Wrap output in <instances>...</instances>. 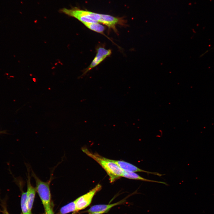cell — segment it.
Segmentation results:
<instances>
[{
  "label": "cell",
  "mask_w": 214,
  "mask_h": 214,
  "mask_svg": "<svg viewBox=\"0 0 214 214\" xmlns=\"http://www.w3.org/2000/svg\"><path fill=\"white\" fill-rule=\"evenodd\" d=\"M52 207L51 205V207L49 210H45L44 214H54Z\"/></svg>",
  "instance_id": "5bb4252c"
},
{
  "label": "cell",
  "mask_w": 214,
  "mask_h": 214,
  "mask_svg": "<svg viewBox=\"0 0 214 214\" xmlns=\"http://www.w3.org/2000/svg\"><path fill=\"white\" fill-rule=\"evenodd\" d=\"M89 214H103V213H89Z\"/></svg>",
  "instance_id": "2e32d148"
},
{
  "label": "cell",
  "mask_w": 214,
  "mask_h": 214,
  "mask_svg": "<svg viewBox=\"0 0 214 214\" xmlns=\"http://www.w3.org/2000/svg\"><path fill=\"white\" fill-rule=\"evenodd\" d=\"M113 29L117 33L116 26L117 24L124 25L126 22L122 18L114 17L111 15L100 14V18L98 22Z\"/></svg>",
  "instance_id": "5b68a950"
},
{
  "label": "cell",
  "mask_w": 214,
  "mask_h": 214,
  "mask_svg": "<svg viewBox=\"0 0 214 214\" xmlns=\"http://www.w3.org/2000/svg\"><path fill=\"white\" fill-rule=\"evenodd\" d=\"M2 212L3 214H10L8 212L6 209L5 208L4 209Z\"/></svg>",
  "instance_id": "9a60e30c"
},
{
  "label": "cell",
  "mask_w": 214,
  "mask_h": 214,
  "mask_svg": "<svg viewBox=\"0 0 214 214\" xmlns=\"http://www.w3.org/2000/svg\"><path fill=\"white\" fill-rule=\"evenodd\" d=\"M112 160L118 165L123 171H125L134 172H142L148 174L157 175L159 176H161L164 175L157 172H151L142 170L131 163L124 161L113 160Z\"/></svg>",
  "instance_id": "52a82bcc"
},
{
  "label": "cell",
  "mask_w": 214,
  "mask_h": 214,
  "mask_svg": "<svg viewBox=\"0 0 214 214\" xmlns=\"http://www.w3.org/2000/svg\"><path fill=\"white\" fill-rule=\"evenodd\" d=\"M21 205L23 214H32L28 208L26 200V192L22 191V192Z\"/></svg>",
  "instance_id": "4fadbf2b"
},
{
  "label": "cell",
  "mask_w": 214,
  "mask_h": 214,
  "mask_svg": "<svg viewBox=\"0 0 214 214\" xmlns=\"http://www.w3.org/2000/svg\"><path fill=\"white\" fill-rule=\"evenodd\" d=\"M28 170L27 179L26 200L28 209L29 211L32 212V209L35 197L36 190L35 188L32 185L29 169Z\"/></svg>",
  "instance_id": "9c48e42d"
},
{
  "label": "cell",
  "mask_w": 214,
  "mask_h": 214,
  "mask_svg": "<svg viewBox=\"0 0 214 214\" xmlns=\"http://www.w3.org/2000/svg\"><path fill=\"white\" fill-rule=\"evenodd\" d=\"M101 188V185L99 184H98L89 192L76 199L74 201L76 212L84 209L88 207L91 203L94 196Z\"/></svg>",
  "instance_id": "3957f363"
},
{
  "label": "cell",
  "mask_w": 214,
  "mask_h": 214,
  "mask_svg": "<svg viewBox=\"0 0 214 214\" xmlns=\"http://www.w3.org/2000/svg\"><path fill=\"white\" fill-rule=\"evenodd\" d=\"M60 11L69 16L76 19L81 17H84L98 22L100 18V14L84 10L76 7L70 9L65 8L62 9Z\"/></svg>",
  "instance_id": "277c9868"
},
{
  "label": "cell",
  "mask_w": 214,
  "mask_h": 214,
  "mask_svg": "<svg viewBox=\"0 0 214 214\" xmlns=\"http://www.w3.org/2000/svg\"><path fill=\"white\" fill-rule=\"evenodd\" d=\"M122 177L130 179L140 180L147 182H156L168 185L166 183L164 182L152 180L145 178L134 172L124 171Z\"/></svg>",
  "instance_id": "30bf717a"
},
{
  "label": "cell",
  "mask_w": 214,
  "mask_h": 214,
  "mask_svg": "<svg viewBox=\"0 0 214 214\" xmlns=\"http://www.w3.org/2000/svg\"><path fill=\"white\" fill-rule=\"evenodd\" d=\"M82 151L96 161L106 171L109 177L110 182L112 183L122 177L124 172L116 163L110 159L101 156L96 153H92L87 148H82Z\"/></svg>",
  "instance_id": "6da1fadb"
},
{
  "label": "cell",
  "mask_w": 214,
  "mask_h": 214,
  "mask_svg": "<svg viewBox=\"0 0 214 214\" xmlns=\"http://www.w3.org/2000/svg\"><path fill=\"white\" fill-rule=\"evenodd\" d=\"M32 175L35 180L36 191L42 202L45 210H49L52 205L51 203V194L50 189L51 177L48 181L45 182L42 181L38 177L32 170Z\"/></svg>",
  "instance_id": "7a4b0ae2"
},
{
  "label": "cell",
  "mask_w": 214,
  "mask_h": 214,
  "mask_svg": "<svg viewBox=\"0 0 214 214\" xmlns=\"http://www.w3.org/2000/svg\"><path fill=\"white\" fill-rule=\"evenodd\" d=\"M89 29L105 35L104 33L105 27L100 24L97 23H83ZM106 36V35H105Z\"/></svg>",
  "instance_id": "8fae6325"
},
{
  "label": "cell",
  "mask_w": 214,
  "mask_h": 214,
  "mask_svg": "<svg viewBox=\"0 0 214 214\" xmlns=\"http://www.w3.org/2000/svg\"><path fill=\"white\" fill-rule=\"evenodd\" d=\"M111 53V50L110 49H106L102 47H100L97 48L95 57L90 65L84 71V74H86L89 71L99 64L106 58L109 56Z\"/></svg>",
  "instance_id": "8992f818"
},
{
  "label": "cell",
  "mask_w": 214,
  "mask_h": 214,
  "mask_svg": "<svg viewBox=\"0 0 214 214\" xmlns=\"http://www.w3.org/2000/svg\"><path fill=\"white\" fill-rule=\"evenodd\" d=\"M73 212V214L76 213L75 201L70 202L62 207L57 214H67Z\"/></svg>",
  "instance_id": "7c38bea8"
},
{
  "label": "cell",
  "mask_w": 214,
  "mask_h": 214,
  "mask_svg": "<svg viewBox=\"0 0 214 214\" xmlns=\"http://www.w3.org/2000/svg\"><path fill=\"white\" fill-rule=\"evenodd\" d=\"M125 200H122L117 202L109 204H98L92 206L84 212L88 213H100L103 214L107 213L113 207L116 206L123 204Z\"/></svg>",
  "instance_id": "ba28073f"
}]
</instances>
